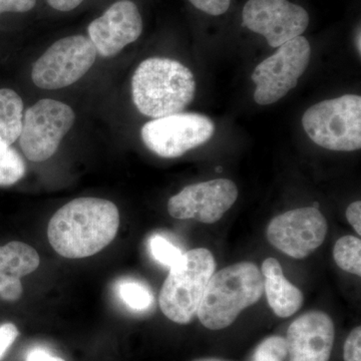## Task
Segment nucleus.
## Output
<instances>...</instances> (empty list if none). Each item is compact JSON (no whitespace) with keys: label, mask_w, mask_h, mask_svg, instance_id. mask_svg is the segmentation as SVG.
Returning <instances> with one entry per match:
<instances>
[{"label":"nucleus","mask_w":361,"mask_h":361,"mask_svg":"<svg viewBox=\"0 0 361 361\" xmlns=\"http://www.w3.org/2000/svg\"><path fill=\"white\" fill-rule=\"evenodd\" d=\"M327 233V222L313 207L295 209L271 220L267 238L271 245L292 258L308 257L322 245Z\"/></svg>","instance_id":"11"},{"label":"nucleus","mask_w":361,"mask_h":361,"mask_svg":"<svg viewBox=\"0 0 361 361\" xmlns=\"http://www.w3.org/2000/svg\"><path fill=\"white\" fill-rule=\"evenodd\" d=\"M360 35H361L360 30H358L357 35H356L355 42H356V49H358V52H360V54H361Z\"/></svg>","instance_id":"31"},{"label":"nucleus","mask_w":361,"mask_h":361,"mask_svg":"<svg viewBox=\"0 0 361 361\" xmlns=\"http://www.w3.org/2000/svg\"><path fill=\"white\" fill-rule=\"evenodd\" d=\"M310 42L302 35L278 47L252 73L256 85L254 101L260 106H268L286 96L310 65Z\"/></svg>","instance_id":"6"},{"label":"nucleus","mask_w":361,"mask_h":361,"mask_svg":"<svg viewBox=\"0 0 361 361\" xmlns=\"http://www.w3.org/2000/svg\"><path fill=\"white\" fill-rule=\"evenodd\" d=\"M199 11L209 16H219L229 9L231 0H189Z\"/></svg>","instance_id":"25"},{"label":"nucleus","mask_w":361,"mask_h":361,"mask_svg":"<svg viewBox=\"0 0 361 361\" xmlns=\"http://www.w3.org/2000/svg\"><path fill=\"white\" fill-rule=\"evenodd\" d=\"M344 360L361 361V329L356 327L349 334L343 349Z\"/></svg>","instance_id":"24"},{"label":"nucleus","mask_w":361,"mask_h":361,"mask_svg":"<svg viewBox=\"0 0 361 361\" xmlns=\"http://www.w3.org/2000/svg\"><path fill=\"white\" fill-rule=\"evenodd\" d=\"M215 269L213 254L205 248L186 252L170 268L159 303L171 322L188 324L193 320Z\"/></svg>","instance_id":"4"},{"label":"nucleus","mask_w":361,"mask_h":361,"mask_svg":"<svg viewBox=\"0 0 361 361\" xmlns=\"http://www.w3.org/2000/svg\"><path fill=\"white\" fill-rule=\"evenodd\" d=\"M288 355L286 339L271 336L259 344L252 361H283Z\"/></svg>","instance_id":"22"},{"label":"nucleus","mask_w":361,"mask_h":361,"mask_svg":"<svg viewBox=\"0 0 361 361\" xmlns=\"http://www.w3.org/2000/svg\"><path fill=\"white\" fill-rule=\"evenodd\" d=\"M195 361H226V360H218V358H201V360H197Z\"/></svg>","instance_id":"32"},{"label":"nucleus","mask_w":361,"mask_h":361,"mask_svg":"<svg viewBox=\"0 0 361 361\" xmlns=\"http://www.w3.org/2000/svg\"><path fill=\"white\" fill-rule=\"evenodd\" d=\"M311 141L337 152L361 148V97L345 94L310 106L302 116Z\"/></svg>","instance_id":"5"},{"label":"nucleus","mask_w":361,"mask_h":361,"mask_svg":"<svg viewBox=\"0 0 361 361\" xmlns=\"http://www.w3.org/2000/svg\"><path fill=\"white\" fill-rule=\"evenodd\" d=\"M23 287L20 278L11 276L0 271V298L7 302H16L23 295Z\"/></svg>","instance_id":"23"},{"label":"nucleus","mask_w":361,"mask_h":361,"mask_svg":"<svg viewBox=\"0 0 361 361\" xmlns=\"http://www.w3.org/2000/svg\"><path fill=\"white\" fill-rule=\"evenodd\" d=\"M25 361H66L59 356L52 355L49 350L42 348H32L26 355Z\"/></svg>","instance_id":"29"},{"label":"nucleus","mask_w":361,"mask_h":361,"mask_svg":"<svg viewBox=\"0 0 361 361\" xmlns=\"http://www.w3.org/2000/svg\"><path fill=\"white\" fill-rule=\"evenodd\" d=\"M118 292L123 302L130 310H147L154 302L151 289L137 280H123L118 285Z\"/></svg>","instance_id":"20"},{"label":"nucleus","mask_w":361,"mask_h":361,"mask_svg":"<svg viewBox=\"0 0 361 361\" xmlns=\"http://www.w3.org/2000/svg\"><path fill=\"white\" fill-rule=\"evenodd\" d=\"M243 25L262 35L271 47L301 37L310 25V14L288 0H248L242 11Z\"/></svg>","instance_id":"10"},{"label":"nucleus","mask_w":361,"mask_h":361,"mask_svg":"<svg viewBox=\"0 0 361 361\" xmlns=\"http://www.w3.org/2000/svg\"><path fill=\"white\" fill-rule=\"evenodd\" d=\"M97 49L89 37L73 35L58 40L33 65L32 78L44 90L75 84L94 65Z\"/></svg>","instance_id":"8"},{"label":"nucleus","mask_w":361,"mask_h":361,"mask_svg":"<svg viewBox=\"0 0 361 361\" xmlns=\"http://www.w3.org/2000/svg\"><path fill=\"white\" fill-rule=\"evenodd\" d=\"M237 197L238 189L232 180H208L185 187L169 200L168 211L176 219L213 224L234 205Z\"/></svg>","instance_id":"12"},{"label":"nucleus","mask_w":361,"mask_h":361,"mask_svg":"<svg viewBox=\"0 0 361 361\" xmlns=\"http://www.w3.org/2000/svg\"><path fill=\"white\" fill-rule=\"evenodd\" d=\"M37 0H0V14L26 13L35 7Z\"/></svg>","instance_id":"27"},{"label":"nucleus","mask_w":361,"mask_h":361,"mask_svg":"<svg viewBox=\"0 0 361 361\" xmlns=\"http://www.w3.org/2000/svg\"><path fill=\"white\" fill-rule=\"evenodd\" d=\"M346 218L348 221L355 228L358 235H361V202L355 201L348 206L346 210Z\"/></svg>","instance_id":"28"},{"label":"nucleus","mask_w":361,"mask_h":361,"mask_svg":"<svg viewBox=\"0 0 361 361\" xmlns=\"http://www.w3.org/2000/svg\"><path fill=\"white\" fill-rule=\"evenodd\" d=\"M195 94L193 73L174 59H146L133 75V101L137 111L149 118L180 113L192 103Z\"/></svg>","instance_id":"2"},{"label":"nucleus","mask_w":361,"mask_h":361,"mask_svg":"<svg viewBox=\"0 0 361 361\" xmlns=\"http://www.w3.org/2000/svg\"><path fill=\"white\" fill-rule=\"evenodd\" d=\"M40 257L33 247L20 241L0 246V271L11 276L23 278L39 268Z\"/></svg>","instance_id":"16"},{"label":"nucleus","mask_w":361,"mask_h":361,"mask_svg":"<svg viewBox=\"0 0 361 361\" xmlns=\"http://www.w3.org/2000/svg\"><path fill=\"white\" fill-rule=\"evenodd\" d=\"M89 39L103 58H111L141 37V13L130 0H118L87 27Z\"/></svg>","instance_id":"13"},{"label":"nucleus","mask_w":361,"mask_h":361,"mask_svg":"<svg viewBox=\"0 0 361 361\" xmlns=\"http://www.w3.org/2000/svg\"><path fill=\"white\" fill-rule=\"evenodd\" d=\"M149 252L160 264L171 268L182 257L183 252L161 235H154L149 241Z\"/></svg>","instance_id":"21"},{"label":"nucleus","mask_w":361,"mask_h":361,"mask_svg":"<svg viewBox=\"0 0 361 361\" xmlns=\"http://www.w3.org/2000/svg\"><path fill=\"white\" fill-rule=\"evenodd\" d=\"M214 133L215 125L208 116L178 113L149 121L142 128L141 137L147 148L156 155L171 159L205 144Z\"/></svg>","instance_id":"9"},{"label":"nucleus","mask_w":361,"mask_h":361,"mask_svg":"<svg viewBox=\"0 0 361 361\" xmlns=\"http://www.w3.org/2000/svg\"><path fill=\"white\" fill-rule=\"evenodd\" d=\"M25 171L20 154L9 145L0 142V187L13 186L23 179Z\"/></svg>","instance_id":"19"},{"label":"nucleus","mask_w":361,"mask_h":361,"mask_svg":"<svg viewBox=\"0 0 361 361\" xmlns=\"http://www.w3.org/2000/svg\"><path fill=\"white\" fill-rule=\"evenodd\" d=\"M118 227L120 212L113 202L78 198L54 213L47 227V237L59 255L82 259L110 245Z\"/></svg>","instance_id":"1"},{"label":"nucleus","mask_w":361,"mask_h":361,"mask_svg":"<svg viewBox=\"0 0 361 361\" xmlns=\"http://www.w3.org/2000/svg\"><path fill=\"white\" fill-rule=\"evenodd\" d=\"M264 290L271 310L281 318L290 317L300 310L303 294L284 277L281 265L275 258H267L262 264Z\"/></svg>","instance_id":"15"},{"label":"nucleus","mask_w":361,"mask_h":361,"mask_svg":"<svg viewBox=\"0 0 361 361\" xmlns=\"http://www.w3.org/2000/svg\"><path fill=\"white\" fill-rule=\"evenodd\" d=\"M334 261L339 268L351 274L361 275V241L355 236H344L334 249Z\"/></svg>","instance_id":"18"},{"label":"nucleus","mask_w":361,"mask_h":361,"mask_svg":"<svg viewBox=\"0 0 361 361\" xmlns=\"http://www.w3.org/2000/svg\"><path fill=\"white\" fill-rule=\"evenodd\" d=\"M70 106L54 99H40L23 115L20 148L32 161L49 160L58 151L61 140L75 123Z\"/></svg>","instance_id":"7"},{"label":"nucleus","mask_w":361,"mask_h":361,"mask_svg":"<svg viewBox=\"0 0 361 361\" xmlns=\"http://www.w3.org/2000/svg\"><path fill=\"white\" fill-rule=\"evenodd\" d=\"M23 125V102L11 89H0V142L13 144Z\"/></svg>","instance_id":"17"},{"label":"nucleus","mask_w":361,"mask_h":361,"mask_svg":"<svg viewBox=\"0 0 361 361\" xmlns=\"http://www.w3.org/2000/svg\"><path fill=\"white\" fill-rule=\"evenodd\" d=\"M263 292L262 273L254 263L228 266L211 277L197 315L207 329H224L242 311L258 302Z\"/></svg>","instance_id":"3"},{"label":"nucleus","mask_w":361,"mask_h":361,"mask_svg":"<svg viewBox=\"0 0 361 361\" xmlns=\"http://www.w3.org/2000/svg\"><path fill=\"white\" fill-rule=\"evenodd\" d=\"M18 336H20V331L13 323L7 322L0 325V361L4 360L7 351L11 348Z\"/></svg>","instance_id":"26"},{"label":"nucleus","mask_w":361,"mask_h":361,"mask_svg":"<svg viewBox=\"0 0 361 361\" xmlns=\"http://www.w3.org/2000/svg\"><path fill=\"white\" fill-rule=\"evenodd\" d=\"M334 336V322L326 313H304L291 323L287 331L290 361H329Z\"/></svg>","instance_id":"14"},{"label":"nucleus","mask_w":361,"mask_h":361,"mask_svg":"<svg viewBox=\"0 0 361 361\" xmlns=\"http://www.w3.org/2000/svg\"><path fill=\"white\" fill-rule=\"evenodd\" d=\"M47 4L59 11H71L77 8L84 0H47Z\"/></svg>","instance_id":"30"}]
</instances>
